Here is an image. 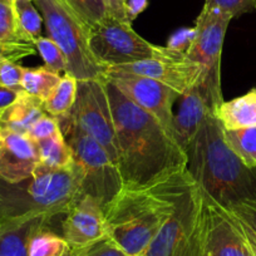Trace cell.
<instances>
[{"label": "cell", "instance_id": "6da1fadb", "mask_svg": "<svg viewBox=\"0 0 256 256\" xmlns=\"http://www.w3.org/2000/svg\"><path fill=\"white\" fill-rule=\"evenodd\" d=\"M196 182L186 166L141 184H123L103 208L108 236L127 256H141Z\"/></svg>", "mask_w": 256, "mask_h": 256}, {"label": "cell", "instance_id": "7a4b0ae2", "mask_svg": "<svg viewBox=\"0 0 256 256\" xmlns=\"http://www.w3.org/2000/svg\"><path fill=\"white\" fill-rule=\"evenodd\" d=\"M117 138V168L123 184H141L186 166L178 142L151 114L106 80Z\"/></svg>", "mask_w": 256, "mask_h": 256}, {"label": "cell", "instance_id": "3957f363", "mask_svg": "<svg viewBox=\"0 0 256 256\" xmlns=\"http://www.w3.org/2000/svg\"><path fill=\"white\" fill-rule=\"evenodd\" d=\"M188 174L224 208L256 200V168H248L228 146L224 128L211 113L186 150Z\"/></svg>", "mask_w": 256, "mask_h": 256}, {"label": "cell", "instance_id": "277c9868", "mask_svg": "<svg viewBox=\"0 0 256 256\" xmlns=\"http://www.w3.org/2000/svg\"><path fill=\"white\" fill-rule=\"evenodd\" d=\"M80 182L74 162L70 168L38 164L30 178L19 184L0 180V218L66 214L82 196Z\"/></svg>", "mask_w": 256, "mask_h": 256}, {"label": "cell", "instance_id": "5b68a950", "mask_svg": "<svg viewBox=\"0 0 256 256\" xmlns=\"http://www.w3.org/2000/svg\"><path fill=\"white\" fill-rule=\"evenodd\" d=\"M210 208L208 195L194 184L180 200L144 256H208Z\"/></svg>", "mask_w": 256, "mask_h": 256}, {"label": "cell", "instance_id": "8992f818", "mask_svg": "<svg viewBox=\"0 0 256 256\" xmlns=\"http://www.w3.org/2000/svg\"><path fill=\"white\" fill-rule=\"evenodd\" d=\"M48 36L60 48L68 73L77 80H106L107 68L93 56L88 26L70 10L64 0H34Z\"/></svg>", "mask_w": 256, "mask_h": 256}, {"label": "cell", "instance_id": "52a82bcc", "mask_svg": "<svg viewBox=\"0 0 256 256\" xmlns=\"http://www.w3.org/2000/svg\"><path fill=\"white\" fill-rule=\"evenodd\" d=\"M56 120L82 177V195L92 196L104 208L123 186L117 166L107 151L90 134H84L67 114Z\"/></svg>", "mask_w": 256, "mask_h": 256}, {"label": "cell", "instance_id": "ba28073f", "mask_svg": "<svg viewBox=\"0 0 256 256\" xmlns=\"http://www.w3.org/2000/svg\"><path fill=\"white\" fill-rule=\"evenodd\" d=\"M93 56L106 68L134 62L174 56L166 46H154L136 33L132 24L116 18H107L88 32Z\"/></svg>", "mask_w": 256, "mask_h": 256}, {"label": "cell", "instance_id": "9c48e42d", "mask_svg": "<svg viewBox=\"0 0 256 256\" xmlns=\"http://www.w3.org/2000/svg\"><path fill=\"white\" fill-rule=\"evenodd\" d=\"M67 116L107 151L117 166V138L106 80H78L74 106Z\"/></svg>", "mask_w": 256, "mask_h": 256}, {"label": "cell", "instance_id": "30bf717a", "mask_svg": "<svg viewBox=\"0 0 256 256\" xmlns=\"http://www.w3.org/2000/svg\"><path fill=\"white\" fill-rule=\"evenodd\" d=\"M106 80L114 86L130 100L151 114L170 136L176 140L174 128V103L181 96L167 86L144 76L107 68ZM177 141V140H176Z\"/></svg>", "mask_w": 256, "mask_h": 256}, {"label": "cell", "instance_id": "8fae6325", "mask_svg": "<svg viewBox=\"0 0 256 256\" xmlns=\"http://www.w3.org/2000/svg\"><path fill=\"white\" fill-rule=\"evenodd\" d=\"M220 70H208L204 77L181 96L174 128L180 147L184 150L201 130L211 113L224 102L221 93Z\"/></svg>", "mask_w": 256, "mask_h": 256}, {"label": "cell", "instance_id": "7c38bea8", "mask_svg": "<svg viewBox=\"0 0 256 256\" xmlns=\"http://www.w3.org/2000/svg\"><path fill=\"white\" fill-rule=\"evenodd\" d=\"M108 68H114L123 72L152 78L176 90L180 96L184 94L208 72L206 68L190 60L187 56L154 58Z\"/></svg>", "mask_w": 256, "mask_h": 256}, {"label": "cell", "instance_id": "4fadbf2b", "mask_svg": "<svg viewBox=\"0 0 256 256\" xmlns=\"http://www.w3.org/2000/svg\"><path fill=\"white\" fill-rule=\"evenodd\" d=\"M231 20L232 16L228 14L204 6L196 19L195 40L187 58L208 70H220L224 40Z\"/></svg>", "mask_w": 256, "mask_h": 256}, {"label": "cell", "instance_id": "5bb4252c", "mask_svg": "<svg viewBox=\"0 0 256 256\" xmlns=\"http://www.w3.org/2000/svg\"><path fill=\"white\" fill-rule=\"evenodd\" d=\"M64 215L63 238L72 248L86 246L108 236L103 208L92 196H80Z\"/></svg>", "mask_w": 256, "mask_h": 256}, {"label": "cell", "instance_id": "9a60e30c", "mask_svg": "<svg viewBox=\"0 0 256 256\" xmlns=\"http://www.w3.org/2000/svg\"><path fill=\"white\" fill-rule=\"evenodd\" d=\"M38 164L39 151L33 140L0 127V180L23 182L30 178Z\"/></svg>", "mask_w": 256, "mask_h": 256}, {"label": "cell", "instance_id": "2e32d148", "mask_svg": "<svg viewBox=\"0 0 256 256\" xmlns=\"http://www.w3.org/2000/svg\"><path fill=\"white\" fill-rule=\"evenodd\" d=\"M208 201L210 208L208 256H252L228 212L208 196Z\"/></svg>", "mask_w": 256, "mask_h": 256}, {"label": "cell", "instance_id": "e0dca14e", "mask_svg": "<svg viewBox=\"0 0 256 256\" xmlns=\"http://www.w3.org/2000/svg\"><path fill=\"white\" fill-rule=\"evenodd\" d=\"M50 218L46 215L0 218V256H28L32 238Z\"/></svg>", "mask_w": 256, "mask_h": 256}, {"label": "cell", "instance_id": "ac0fdd59", "mask_svg": "<svg viewBox=\"0 0 256 256\" xmlns=\"http://www.w3.org/2000/svg\"><path fill=\"white\" fill-rule=\"evenodd\" d=\"M43 102L24 90L16 100L0 113V127L20 134H28L32 126L44 114Z\"/></svg>", "mask_w": 256, "mask_h": 256}, {"label": "cell", "instance_id": "d6986e66", "mask_svg": "<svg viewBox=\"0 0 256 256\" xmlns=\"http://www.w3.org/2000/svg\"><path fill=\"white\" fill-rule=\"evenodd\" d=\"M224 130L256 127V88L234 100H224L216 110Z\"/></svg>", "mask_w": 256, "mask_h": 256}, {"label": "cell", "instance_id": "ffe728a7", "mask_svg": "<svg viewBox=\"0 0 256 256\" xmlns=\"http://www.w3.org/2000/svg\"><path fill=\"white\" fill-rule=\"evenodd\" d=\"M64 3L88 26V29L110 16L128 22L122 0H64Z\"/></svg>", "mask_w": 256, "mask_h": 256}, {"label": "cell", "instance_id": "44dd1931", "mask_svg": "<svg viewBox=\"0 0 256 256\" xmlns=\"http://www.w3.org/2000/svg\"><path fill=\"white\" fill-rule=\"evenodd\" d=\"M39 164L49 168H70L73 166V152L62 131L36 142Z\"/></svg>", "mask_w": 256, "mask_h": 256}, {"label": "cell", "instance_id": "7402d4cb", "mask_svg": "<svg viewBox=\"0 0 256 256\" xmlns=\"http://www.w3.org/2000/svg\"><path fill=\"white\" fill-rule=\"evenodd\" d=\"M77 84L78 80L70 73L62 76L60 82L58 83L56 90L43 102L44 112L56 118L68 114L74 106Z\"/></svg>", "mask_w": 256, "mask_h": 256}, {"label": "cell", "instance_id": "603a6c76", "mask_svg": "<svg viewBox=\"0 0 256 256\" xmlns=\"http://www.w3.org/2000/svg\"><path fill=\"white\" fill-rule=\"evenodd\" d=\"M60 78L59 73L53 72L46 67L24 68L22 90L44 102L56 90Z\"/></svg>", "mask_w": 256, "mask_h": 256}, {"label": "cell", "instance_id": "cb8c5ba5", "mask_svg": "<svg viewBox=\"0 0 256 256\" xmlns=\"http://www.w3.org/2000/svg\"><path fill=\"white\" fill-rule=\"evenodd\" d=\"M72 251L73 248L63 236L44 226L32 238L28 256H70Z\"/></svg>", "mask_w": 256, "mask_h": 256}, {"label": "cell", "instance_id": "d4e9b609", "mask_svg": "<svg viewBox=\"0 0 256 256\" xmlns=\"http://www.w3.org/2000/svg\"><path fill=\"white\" fill-rule=\"evenodd\" d=\"M224 137L228 146L248 168H256V127L224 130Z\"/></svg>", "mask_w": 256, "mask_h": 256}, {"label": "cell", "instance_id": "484cf974", "mask_svg": "<svg viewBox=\"0 0 256 256\" xmlns=\"http://www.w3.org/2000/svg\"><path fill=\"white\" fill-rule=\"evenodd\" d=\"M13 9L22 36L36 43V39L42 36L43 18L34 0H14Z\"/></svg>", "mask_w": 256, "mask_h": 256}, {"label": "cell", "instance_id": "4316f807", "mask_svg": "<svg viewBox=\"0 0 256 256\" xmlns=\"http://www.w3.org/2000/svg\"><path fill=\"white\" fill-rule=\"evenodd\" d=\"M36 48L43 58L46 67L59 74L68 73L67 62L63 52L49 36H40L36 40Z\"/></svg>", "mask_w": 256, "mask_h": 256}, {"label": "cell", "instance_id": "83f0119b", "mask_svg": "<svg viewBox=\"0 0 256 256\" xmlns=\"http://www.w3.org/2000/svg\"><path fill=\"white\" fill-rule=\"evenodd\" d=\"M70 256H127L117 244L110 238H100L96 242L88 244L80 248H73L72 255Z\"/></svg>", "mask_w": 256, "mask_h": 256}, {"label": "cell", "instance_id": "f1b7e54d", "mask_svg": "<svg viewBox=\"0 0 256 256\" xmlns=\"http://www.w3.org/2000/svg\"><path fill=\"white\" fill-rule=\"evenodd\" d=\"M205 6L218 9L234 19L255 10L256 0H205Z\"/></svg>", "mask_w": 256, "mask_h": 256}, {"label": "cell", "instance_id": "f546056e", "mask_svg": "<svg viewBox=\"0 0 256 256\" xmlns=\"http://www.w3.org/2000/svg\"><path fill=\"white\" fill-rule=\"evenodd\" d=\"M24 67L19 66L16 62L9 60L0 56V86L12 88V90H22V78H23Z\"/></svg>", "mask_w": 256, "mask_h": 256}, {"label": "cell", "instance_id": "4dcf8cb0", "mask_svg": "<svg viewBox=\"0 0 256 256\" xmlns=\"http://www.w3.org/2000/svg\"><path fill=\"white\" fill-rule=\"evenodd\" d=\"M195 26L194 28H181L170 36L164 46L174 56H187V53L195 40Z\"/></svg>", "mask_w": 256, "mask_h": 256}, {"label": "cell", "instance_id": "1f68e13d", "mask_svg": "<svg viewBox=\"0 0 256 256\" xmlns=\"http://www.w3.org/2000/svg\"><path fill=\"white\" fill-rule=\"evenodd\" d=\"M60 131V127H59V122L56 117L48 114V113H44L33 126L29 130L28 134L26 136L29 138L33 140L34 142H39L42 140H46L48 137L53 136V134H58Z\"/></svg>", "mask_w": 256, "mask_h": 256}, {"label": "cell", "instance_id": "d6a6232c", "mask_svg": "<svg viewBox=\"0 0 256 256\" xmlns=\"http://www.w3.org/2000/svg\"><path fill=\"white\" fill-rule=\"evenodd\" d=\"M224 210L228 212V215L230 216L231 220L234 221V224H235L236 228H238V232L241 234V236H242L244 240H245L246 245H248V250L251 251L252 256H256V231L254 230V228H251L248 222H245L242 218H240L238 216H236L235 214H232L231 211L226 210V208H224Z\"/></svg>", "mask_w": 256, "mask_h": 256}, {"label": "cell", "instance_id": "836d02e7", "mask_svg": "<svg viewBox=\"0 0 256 256\" xmlns=\"http://www.w3.org/2000/svg\"><path fill=\"white\" fill-rule=\"evenodd\" d=\"M226 210L231 211L236 216L242 218L245 222H248L256 231V200L245 201V202L234 206L232 208H226Z\"/></svg>", "mask_w": 256, "mask_h": 256}, {"label": "cell", "instance_id": "e575fe53", "mask_svg": "<svg viewBox=\"0 0 256 256\" xmlns=\"http://www.w3.org/2000/svg\"><path fill=\"white\" fill-rule=\"evenodd\" d=\"M126 18L130 23L134 20L148 6V0H122Z\"/></svg>", "mask_w": 256, "mask_h": 256}, {"label": "cell", "instance_id": "d590c367", "mask_svg": "<svg viewBox=\"0 0 256 256\" xmlns=\"http://www.w3.org/2000/svg\"><path fill=\"white\" fill-rule=\"evenodd\" d=\"M20 92L22 90H12V88L2 87L0 86V113L3 112L6 107H9L16 100V97H18Z\"/></svg>", "mask_w": 256, "mask_h": 256}, {"label": "cell", "instance_id": "8d00e7d4", "mask_svg": "<svg viewBox=\"0 0 256 256\" xmlns=\"http://www.w3.org/2000/svg\"><path fill=\"white\" fill-rule=\"evenodd\" d=\"M0 2H3V3H6V4H13L14 0H0Z\"/></svg>", "mask_w": 256, "mask_h": 256}, {"label": "cell", "instance_id": "74e56055", "mask_svg": "<svg viewBox=\"0 0 256 256\" xmlns=\"http://www.w3.org/2000/svg\"><path fill=\"white\" fill-rule=\"evenodd\" d=\"M141 256H144V255H141Z\"/></svg>", "mask_w": 256, "mask_h": 256}]
</instances>
